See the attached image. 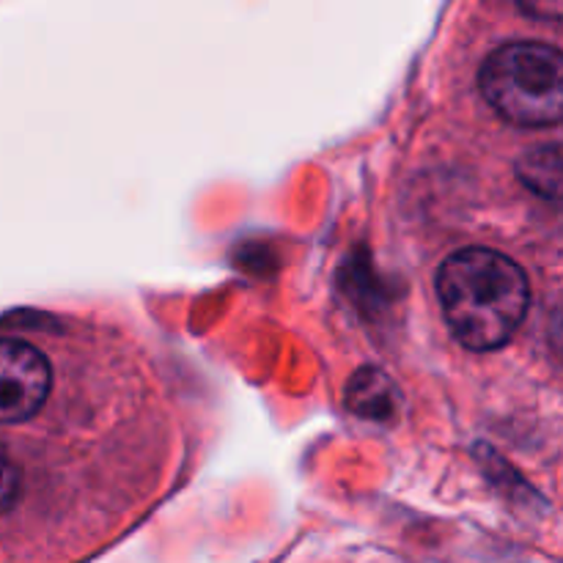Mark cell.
Instances as JSON below:
<instances>
[{"instance_id": "2", "label": "cell", "mask_w": 563, "mask_h": 563, "mask_svg": "<svg viewBox=\"0 0 563 563\" xmlns=\"http://www.w3.org/2000/svg\"><path fill=\"white\" fill-rule=\"evenodd\" d=\"M482 93L511 124H559L563 110L561 53L539 42H515L495 49L482 66Z\"/></svg>"}, {"instance_id": "3", "label": "cell", "mask_w": 563, "mask_h": 563, "mask_svg": "<svg viewBox=\"0 0 563 563\" xmlns=\"http://www.w3.org/2000/svg\"><path fill=\"white\" fill-rule=\"evenodd\" d=\"M53 366L38 346L0 339V427L31 421L49 399Z\"/></svg>"}, {"instance_id": "1", "label": "cell", "mask_w": 563, "mask_h": 563, "mask_svg": "<svg viewBox=\"0 0 563 563\" xmlns=\"http://www.w3.org/2000/svg\"><path fill=\"white\" fill-rule=\"evenodd\" d=\"M438 297L451 333L465 350L493 352L515 339L531 306L520 264L489 247H465L445 258Z\"/></svg>"}, {"instance_id": "6", "label": "cell", "mask_w": 563, "mask_h": 563, "mask_svg": "<svg viewBox=\"0 0 563 563\" xmlns=\"http://www.w3.org/2000/svg\"><path fill=\"white\" fill-rule=\"evenodd\" d=\"M20 484H22L20 467H16V462L11 460L9 451L0 445V515H5V511L14 506L16 495H20Z\"/></svg>"}, {"instance_id": "5", "label": "cell", "mask_w": 563, "mask_h": 563, "mask_svg": "<svg viewBox=\"0 0 563 563\" xmlns=\"http://www.w3.org/2000/svg\"><path fill=\"white\" fill-rule=\"evenodd\" d=\"M561 148L555 143L550 146H533L531 152H526L517 163V176L531 187L537 196L550 198V201H559L561 196Z\"/></svg>"}, {"instance_id": "4", "label": "cell", "mask_w": 563, "mask_h": 563, "mask_svg": "<svg viewBox=\"0 0 563 563\" xmlns=\"http://www.w3.org/2000/svg\"><path fill=\"white\" fill-rule=\"evenodd\" d=\"M346 407L357 418H366L374 423H390L401 416L405 399L399 394V385L379 368H361L346 385Z\"/></svg>"}, {"instance_id": "7", "label": "cell", "mask_w": 563, "mask_h": 563, "mask_svg": "<svg viewBox=\"0 0 563 563\" xmlns=\"http://www.w3.org/2000/svg\"><path fill=\"white\" fill-rule=\"evenodd\" d=\"M515 3L531 16H539V20L559 22L563 14V0H515Z\"/></svg>"}]
</instances>
